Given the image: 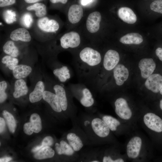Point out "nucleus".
<instances>
[{"mask_svg": "<svg viewBox=\"0 0 162 162\" xmlns=\"http://www.w3.org/2000/svg\"><path fill=\"white\" fill-rule=\"evenodd\" d=\"M142 36L140 34L132 32L128 33L121 37L119 41L126 44H139L143 41Z\"/></svg>", "mask_w": 162, "mask_h": 162, "instance_id": "obj_29", "label": "nucleus"}, {"mask_svg": "<svg viewBox=\"0 0 162 162\" xmlns=\"http://www.w3.org/2000/svg\"><path fill=\"white\" fill-rule=\"evenodd\" d=\"M9 38L16 42L26 46L32 39L28 29L22 27L12 30L10 34Z\"/></svg>", "mask_w": 162, "mask_h": 162, "instance_id": "obj_16", "label": "nucleus"}, {"mask_svg": "<svg viewBox=\"0 0 162 162\" xmlns=\"http://www.w3.org/2000/svg\"><path fill=\"white\" fill-rule=\"evenodd\" d=\"M44 81L52 88L57 95L61 108L70 118L72 124L77 123V108L73 100L74 98L68 87L63 83L54 80L44 70H42Z\"/></svg>", "mask_w": 162, "mask_h": 162, "instance_id": "obj_2", "label": "nucleus"}, {"mask_svg": "<svg viewBox=\"0 0 162 162\" xmlns=\"http://www.w3.org/2000/svg\"><path fill=\"white\" fill-rule=\"evenodd\" d=\"M101 20V15L99 12L95 11L90 14L86 23L88 31L92 33L97 32L99 29Z\"/></svg>", "mask_w": 162, "mask_h": 162, "instance_id": "obj_22", "label": "nucleus"}, {"mask_svg": "<svg viewBox=\"0 0 162 162\" xmlns=\"http://www.w3.org/2000/svg\"><path fill=\"white\" fill-rule=\"evenodd\" d=\"M28 48L25 46L9 39L6 40L2 46L3 53L21 59Z\"/></svg>", "mask_w": 162, "mask_h": 162, "instance_id": "obj_11", "label": "nucleus"}, {"mask_svg": "<svg viewBox=\"0 0 162 162\" xmlns=\"http://www.w3.org/2000/svg\"><path fill=\"white\" fill-rule=\"evenodd\" d=\"M155 53L159 59L162 61V48L160 47L157 48L155 50Z\"/></svg>", "mask_w": 162, "mask_h": 162, "instance_id": "obj_41", "label": "nucleus"}, {"mask_svg": "<svg viewBox=\"0 0 162 162\" xmlns=\"http://www.w3.org/2000/svg\"><path fill=\"white\" fill-rule=\"evenodd\" d=\"M10 84L8 81L2 80L0 82V102L3 103L8 97V92H10Z\"/></svg>", "mask_w": 162, "mask_h": 162, "instance_id": "obj_33", "label": "nucleus"}, {"mask_svg": "<svg viewBox=\"0 0 162 162\" xmlns=\"http://www.w3.org/2000/svg\"><path fill=\"white\" fill-rule=\"evenodd\" d=\"M43 147L41 145H40L36 147H34L32 150V152H36L39 150L41 148H43Z\"/></svg>", "mask_w": 162, "mask_h": 162, "instance_id": "obj_45", "label": "nucleus"}, {"mask_svg": "<svg viewBox=\"0 0 162 162\" xmlns=\"http://www.w3.org/2000/svg\"><path fill=\"white\" fill-rule=\"evenodd\" d=\"M50 1L52 4L61 3L63 4H66L68 1V0H50Z\"/></svg>", "mask_w": 162, "mask_h": 162, "instance_id": "obj_43", "label": "nucleus"}, {"mask_svg": "<svg viewBox=\"0 0 162 162\" xmlns=\"http://www.w3.org/2000/svg\"><path fill=\"white\" fill-rule=\"evenodd\" d=\"M67 87L73 97L76 99L85 108L86 112L95 113L98 110L95 100L87 86L79 82L70 83Z\"/></svg>", "mask_w": 162, "mask_h": 162, "instance_id": "obj_3", "label": "nucleus"}, {"mask_svg": "<svg viewBox=\"0 0 162 162\" xmlns=\"http://www.w3.org/2000/svg\"><path fill=\"white\" fill-rule=\"evenodd\" d=\"M145 85L148 89L158 93L162 88V76L159 74H152L147 78Z\"/></svg>", "mask_w": 162, "mask_h": 162, "instance_id": "obj_24", "label": "nucleus"}, {"mask_svg": "<svg viewBox=\"0 0 162 162\" xmlns=\"http://www.w3.org/2000/svg\"><path fill=\"white\" fill-rule=\"evenodd\" d=\"M119 17L124 22L129 24H133L137 20V17L134 11L130 8L122 6L117 11Z\"/></svg>", "mask_w": 162, "mask_h": 162, "instance_id": "obj_25", "label": "nucleus"}, {"mask_svg": "<svg viewBox=\"0 0 162 162\" xmlns=\"http://www.w3.org/2000/svg\"><path fill=\"white\" fill-rule=\"evenodd\" d=\"M160 109L162 110V99L160 101Z\"/></svg>", "mask_w": 162, "mask_h": 162, "instance_id": "obj_48", "label": "nucleus"}, {"mask_svg": "<svg viewBox=\"0 0 162 162\" xmlns=\"http://www.w3.org/2000/svg\"><path fill=\"white\" fill-rule=\"evenodd\" d=\"M160 94L162 95V88H161V89L160 90Z\"/></svg>", "mask_w": 162, "mask_h": 162, "instance_id": "obj_49", "label": "nucleus"}, {"mask_svg": "<svg viewBox=\"0 0 162 162\" xmlns=\"http://www.w3.org/2000/svg\"><path fill=\"white\" fill-rule=\"evenodd\" d=\"M26 11L31 13L37 18L47 15V10L46 5L41 3H36L27 7Z\"/></svg>", "mask_w": 162, "mask_h": 162, "instance_id": "obj_28", "label": "nucleus"}, {"mask_svg": "<svg viewBox=\"0 0 162 162\" xmlns=\"http://www.w3.org/2000/svg\"><path fill=\"white\" fill-rule=\"evenodd\" d=\"M37 60L36 51L28 48L20 60V62L15 67L12 71L14 78L25 79L29 76L33 71Z\"/></svg>", "mask_w": 162, "mask_h": 162, "instance_id": "obj_8", "label": "nucleus"}, {"mask_svg": "<svg viewBox=\"0 0 162 162\" xmlns=\"http://www.w3.org/2000/svg\"><path fill=\"white\" fill-rule=\"evenodd\" d=\"M16 2V0H0V7L3 8L12 5Z\"/></svg>", "mask_w": 162, "mask_h": 162, "instance_id": "obj_40", "label": "nucleus"}, {"mask_svg": "<svg viewBox=\"0 0 162 162\" xmlns=\"http://www.w3.org/2000/svg\"><path fill=\"white\" fill-rule=\"evenodd\" d=\"M102 59L99 51L88 46L83 48L79 51L74 62L79 82L95 91Z\"/></svg>", "mask_w": 162, "mask_h": 162, "instance_id": "obj_1", "label": "nucleus"}, {"mask_svg": "<svg viewBox=\"0 0 162 162\" xmlns=\"http://www.w3.org/2000/svg\"><path fill=\"white\" fill-rule=\"evenodd\" d=\"M23 131L26 134L31 135L34 132L33 127L31 122H27L23 126Z\"/></svg>", "mask_w": 162, "mask_h": 162, "instance_id": "obj_39", "label": "nucleus"}, {"mask_svg": "<svg viewBox=\"0 0 162 162\" xmlns=\"http://www.w3.org/2000/svg\"><path fill=\"white\" fill-rule=\"evenodd\" d=\"M42 0H24L25 2L28 4H34Z\"/></svg>", "mask_w": 162, "mask_h": 162, "instance_id": "obj_46", "label": "nucleus"}, {"mask_svg": "<svg viewBox=\"0 0 162 162\" xmlns=\"http://www.w3.org/2000/svg\"><path fill=\"white\" fill-rule=\"evenodd\" d=\"M95 113L104 121L110 131H116L118 127L120 125L119 121L111 116L103 115L99 112L98 110Z\"/></svg>", "mask_w": 162, "mask_h": 162, "instance_id": "obj_30", "label": "nucleus"}, {"mask_svg": "<svg viewBox=\"0 0 162 162\" xmlns=\"http://www.w3.org/2000/svg\"><path fill=\"white\" fill-rule=\"evenodd\" d=\"M1 57L0 68L6 75L12 74L14 68L20 62V59L3 53Z\"/></svg>", "mask_w": 162, "mask_h": 162, "instance_id": "obj_18", "label": "nucleus"}, {"mask_svg": "<svg viewBox=\"0 0 162 162\" xmlns=\"http://www.w3.org/2000/svg\"><path fill=\"white\" fill-rule=\"evenodd\" d=\"M30 121L31 123L34 131L35 133L40 132L42 129L41 120L40 116L36 113H33L30 117Z\"/></svg>", "mask_w": 162, "mask_h": 162, "instance_id": "obj_34", "label": "nucleus"}, {"mask_svg": "<svg viewBox=\"0 0 162 162\" xmlns=\"http://www.w3.org/2000/svg\"><path fill=\"white\" fill-rule=\"evenodd\" d=\"M142 140L138 136L133 137L127 146V154L129 158H135L139 155L142 146Z\"/></svg>", "mask_w": 162, "mask_h": 162, "instance_id": "obj_23", "label": "nucleus"}, {"mask_svg": "<svg viewBox=\"0 0 162 162\" xmlns=\"http://www.w3.org/2000/svg\"><path fill=\"white\" fill-rule=\"evenodd\" d=\"M45 54L46 64L57 80L63 83L71 78L73 73L71 69L58 60L56 54L49 50Z\"/></svg>", "mask_w": 162, "mask_h": 162, "instance_id": "obj_6", "label": "nucleus"}, {"mask_svg": "<svg viewBox=\"0 0 162 162\" xmlns=\"http://www.w3.org/2000/svg\"><path fill=\"white\" fill-rule=\"evenodd\" d=\"M80 43V35L74 31L65 33L60 39V48L61 49H76L79 47Z\"/></svg>", "mask_w": 162, "mask_h": 162, "instance_id": "obj_14", "label": "nucleus"}, {"mask_svg": "<svg viewBox=\"0 0 162 162\" xmlns=\"http://www.w3.org/2000/svg\"><path fill=\"white\" fill-rule=\"evenodd\" d=\"M93 0H81V3L83 5H86L92 2Z\"/></svg>", "mask_w": 162, "mask_h": 162, "instance_id": "obj_47", "label": "nucleus"}, {"mask_svg": "<svg viewBox=\"0 0 162 162\" xmlns=\"http://www.w3.org/2000/svg\"><path fill=\"white\" fill-rule=\"evenodd\" d=\"M2 114L6 120L10 131L12 133H14L16 126V123L14 116L5 110L3 111Z\"/></svg>", "mask_w": 162, "mask_h": 162, "instance_id": "obj_35", "label": "nucleus"}, {"mask_svg": "<svg viewBox=\"0 0 162 162\" xmlns=\"http://www.w3.org/2000/svg\"><path fill=\"white\" fill-rule=\"evenodd\" d=\"M83 9L80 4H74L69 8L68 12V18L71 23L74 24L78 22L83 16Z\"/></svg>", "mask_w": 162, "mask_h": 162, "instance_id": "obj_26", "label": "nucleus"}, {"mask_svg": "<svg viewBox=\"0 0 162 162\" xmlns=\"http://www.w3.org/2000/svg\"><path fill=\"white\" fill-rule=\"evenodd\" d=\"M55 148L57 154L60 156L66 157L68 161L78 162L79 153L75 152L68 142L64 140L55 144Z\"/></svg>", "mask_w": 162, "mask_h": 162, "instance_id": "obj_13", "label": "nucleus"}, {"mask_svg": "<svg viewBox=\"0 0 162 162\" xmlns=\"http://www.w3.org/2000/svg\"><path fill=\"white\" fill-rule=\"evenodd\" d=\"M54 139L52 137L48 136L43 139L41 145L43 147L46 146H50L54 144Z\"/></svg>", "mask_w": 162, "mask_h": 162, "instance_id": "obj_38", "label": "nucleus"}, {"mask_svg": "<svg viewBox=\"0 0 162 162\" xmlns=\"http://www.w3.org/2000/svg\"></svg>", "mask_w": 162, "mask_h": 162, "instance_id": "obj_50", "label": "nucleus"}, {"mask_svg": "<svg viewBox=\"0 0 162 162\" xmlns=\"http://www.w3.org/2000/svg\"><path fill=\"white\" fill-rule=\"evenodd\" d=\"M114 105L115 112L119 117L124 120L130 118L132 115V112L124 99L117 98L114 101Z\"/></svg>", "mask_w": 162, "mask_h": 162, "instance_id": "obj_17", "label": "nucleus"}, {"mask_svg": "<svg viewBox=\"0 0 162 162\" xmlns=\"http://www.w3.org/2000/svg\"><path fill=\"white\" fill-rule=\"evenodd\" d=\"M78 162H100V151L98 148H92L79 153Z\"/></svg>", "mask_w": 162, "mask_h": 162, "instance_id": "obj_27", "label": "nucleus"}, {"mask_svg": "<svg viewBox=\"0 0 162 162\" xmlns=\"http://www.w3.org/2000/svg\"><path fill=\"white\" fill-rule=\"evenodd\" d=\"M146 126L150 129L156 132L162 131V119L159 116L152 113H148L143 117Z\"/></svg>", "mask_w": 162, "mask_h": 162, "instance_id": "obj_19", "label": "nucleus"}, {"mask_svg": "<svg viewBox=\"0 0 162 162\" xmlns=\"http://www.w3.org/2000/svg\"><path fill=\"white\" fill-rule=\"evenodd\" d=\"M138 66L142 77L146 79L152 74L155 69L156 65L152 58H143L139 62Z\"/></svg>", "mask_w": 162, "mask_h": 162, "instance_id": "obj_21", "label": "nucleus"}, {"mask_svg": "<svg viewBox=\"0 0 162 162\" xmlns=\"http://www.w3.org/2000/svg\"><path fill=\"white\" fill-rule=\"evenodd\" d=\"M54 150L49 146L43 147L34 154V157L37 159L51 158L55 155Z\"/></svg>", "mask_w": 162, "mask_h": 162, "instance_id": "obj_32", "label": "nucleus"}, {"mask_svg": "<svg viewBox=\"0 0 162 162\" xmlns=\"http://www.w3.org/2000/svg\"><path fill=\"white\" fill-rule=\"evenodd\" d=\"M12 159V158L10 157H5L0 159V162H7Z\"/></svg>", "mask_w": 162, "mask_h": 162, "instance_id": "obj_44", "label": "nucleus"}, {"mask_svg": "<svg viewBox=\"0 0 162 162\" xmlns=\"http://www.w3.org/2000/svg\"><path fill=\"white\" fill-rule=\"evenodd\" d=\"M152 1L149 4L150 9L154 12L162 14V0Z\"/></svg>", "mask_w": 162, "mask_h": 162, "instance_id": "obj_37", "label": "nucleus"}, {"mask_svg": "<svg viewBox=\"0 0 162 162\" xmlns=\"http://www.w3.org/2000/svg\"><path fill=\"white\" fill-rule=\"evenodd\" d=\"M5 125L4 120L2 118H0V133H2L4 130Z\"/></svg>", "mask_w": 162, "mask_h": 162, "instance_id": "obj_42", "label": "nucleus"}, {"mask_svg": "<svg viewBox=\"0 0 162 162\" xmlns=\"http://www.w3.org/2000/svg\"><path fill=\"white\" fill-rule=\"evenodd\" d=\"M33 16V15L29 12L26 11L22 13L18 19L20 25L28 29L32 27L35 21Z\"/></svg>", "mask_w": 162, "mask_h": 162, "instance_id": "obj_31", "label": "nucleus"}, {"mask_svg": "<svg viewBox=\"0 0 162 162\" xmlns=\"http://www.w3.org/2000/svg\"><path fill=\"white\" fill-rule=\"evenodd\" d=\"M129 75L128 69L121 64H118L112 71L114 82L117 86L122 85L127 80Z\"/></svg>", "mask_w": 162, "mask_h": 162, "instance_id": "obj_20", "label": "nucleus"}, {"mask_svg": "<svg viewBox=\"0 0 162 162\" xmlns=\"http://www.w3.org/2000/svg\"><path fill=\"white\" fill-rule=\"evenodd\" d=\"M109 127L96 113H93L90 126L86 133L92 145H98L103 143L110 135Z\"/></svg>", "mask_w": 162, "mask_h": 162, "instance_id": "obj_5", "label": "nucleus"}, {"mask_svg": "<svg viewBox=\"0 0 162 162\" xmlns=\"http://www.w3.org/2000/svg\"><path fill=\"white\" fill-rule=\"evenodd\" d=\"M66 134V140L76 152L79 153L85 146L92 145L86 134L77 123Z\"/></svg>", "mask_w": 162, "mask_h": 162, "instance_id": "obj_10", "label": "nucleus"}, {"mask_svg": "<svg viewBox=\"0 0 162 162\" xmlns=\"http://www.w3.org/2000/svg\"><path fill=\"white\" fill-rule=\"evenodd\" d=\"M45 82L46 88L43 96V99L47 103L51 109L57 113H61L63 111L58 98L52 87Z\"/></svg>", "mask_w": 162, "mask_h": 162, "instance_id": "obj_15", "label": "nucleus"}, {"mask_svg": "<svg viewBox=\"0 0 162 162\" xmlns=\"http://www.w3.org/2000/svg\"><path fill=\"white\" fill-rule=\"evenodd\" d=\"M16 13L15 11L11 10H4L3 13V20L8 24L13 23L19 19L17 18Z\"/></svg>", "mask_w": 162, "mask_h": 162, "instance_id": "obj_36", "label": "nucleus"}, {"mask_svg": "<svg viewBox=\"0 0 162 162\" xmlns=\"http://www.w3.org/2000/svg\"><path fill=\"white\" fill-rule=\"evenodd\" d=\"M9 94L15 99H18L29 95V88L25 79H16L11 81Z\"/></svg>", "mask_w": 162, "mask_h": 162, "instance_id": "obj_12", "label": "nucleus"}, {"mask_svg": "<svg viewBox=\"0 0 162 162\" xmlns=\"http://www.w3.org/2000/svg\"><path fill=\"white\" fill-rule=\"evenodd\" d=\"M60 27L58 22L46 15L37 18L32 26L34 38L41 42L49 41L51 35L57 32Z\"/></svg>", "mask_w": 162, "mask_h": 162, "instance_id": "obj_4", "label": "nucleus"}, {"mask_svg": "<svg viewBox=\"0 0 162 162\" xmlns=\"http://www.w3.org/2000/svg\"><path fill=\"white\" fill-rule=\"evenodd\" d=\"M119 60V55L116 50L110 49L106 52L103 58L95 92H100L105 81L107 73L113 71Z\"/></svg>", "mask_w": 162, "mask_h": 162, "instance_id": "obj_9", "label": "nucleus"}, {"mask_svg": "<svg viewBox=\"0 0 162 162\" xmlns=\"http://www.w3.org/2000/svg\"><path fill=\"white\" fill-rule=\"evenodd\" d=\"M29 77L31 83L29 88V100L32 103L38 102L43 99V93L46 88L42 70L39 66L36 65Z\"/></svg>", "mask_w": 162, "mask_h": 162, "instance_id": "obj_7", "label": "nucleus"}]
</instances>
